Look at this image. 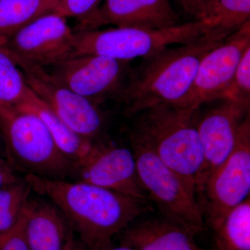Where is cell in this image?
<instances>
[{"mask_svg":"<svg viewBox=\"0 0 250 250\" xmlns=\"http://www.w3.org/2000/svg\"><path fill=\"white\" fill-rule=\"evenodd\" d=\"M24 179L62 212L72 231L90 250H100L147 210L146 202L85 182L34 174Z\"/></svg>","mask_w":250,"mask_h":250,"instance_id":"obj_1","label":"cell"},{"mask_svg":"<svg viewBox=\"0 0 250 250\" xmlns=\"http://www.w3.org/2000/svg\"><path fill=\"white\" fill-rule=\"evenodd\" d=\"M230 34L215 28L196 41L143 59L139 67L129 72L115 100L132 117L156 105L180 106L202 59Z\"/></svg>","mask_w":250,"mask_h":250,"instance_id":"obj_2","label":"cell"},{"mask_svg":"<svg viewBox=\"0 0 250 250\" xmlns=\"http://www.w3.org/2000/svg\"><path fill=\"white\" fill-rule=\"evenodd\" d=\"M197 111L175 105H156L133 116L129 131V137L149 148L195 191L204 164Z\"/></svg>","mask_w":250,"mask_h":250,"instance_id":"obj_3","label":"cell"},{"mask_svg":"<svg viewBox=\"0 0 250 250\" xmlns=\"http://www.w3.org/2000/svg\"><path fill=\"white\" fill-rule=\"evenodd\" d=\"M0 134L14 170L52 179L65 180L71 175L72 161L60 152L43 122L33 112L0 104Z\"/></svg>","mask_w":250,"mask_h":250,"instance_id":"obj_4","label":"cell"},{"mask_svg":"<svg viewBox=\"0 0 250 250\" xmlns=\"http://www.w3.org/2000/svg\"><path fill=\"white\" fill-rule=\"evenodd\" d=\"M215 29L209 20L194 21L164 29L112 27L75 31L73 56L97 54L129 62L147 58L170 45H185Z\"/></svg>","mask_w":250,"mask_h":250,"instance_id":"obj_5","label":"cell"},{"mask_svg":"<svg viewBox=\"0 0 250 250\" xmlns=\"http://www.w3.org/2000/svg\"><path fill=\"white\" fill-rule=\"evenodd\" d=\"M129 139L140 182L161 216L182 225L195 235L202 232L205 217L195 189L149 148L133 138Z\"/></svg>","mask_w":250,"mask_h":250,"instance_id":"obj_6","label":"cell"},{"mask_svg":"<svg viewBox=\"0 0 250 250\" xmlns=\"http://www.w3.org/2000/svg\"><path fill=\"white\" fill-rule=\"evenodd\" d=\"M250 117L242 123L236 146L208 177L197 193L204 217L210 228L229 210L250 197Z\"/></svg>","mask_w":250,"mask_h":250,"instance_id":"obj_7","label":"cell"},{"mask_svg":"<svg viewBox=\"0 0 250 250\" xmlns=\"http://www.w3.org/2000/svg\"><path fill=\"white\" fill-rule=\"evenodd\" d=\"M13 57L29 88L64 124L90 141L102 134L105 117L98 104L59 84L49 77L45 68Z\"/></svg>","mask_w":250,"mask_h":250,"instance_id":"obj_8","label":"cell"},{"mask_svg":"<svg viewBox=\"0 0 250 250\" xmlns=\"http://www.w3.org/2000/svg\"><path fill=\"white\" fill-rule=\"evenodd\" d=\"M129 62L81 54L45 69L59 84L99 104L107 98L115 100L129 74Z\"/></svg>","mask_w":250,"mask_h":250,"instance_id":"obj_9","label":"cell"},{"mask_svg":"<svg viewBox=\"0 0 250 250\" xmlns=\"http://www.w3.org/2000/svg\"><path fill=\"white\" fill-rule=\"evenodd\" d=\"M76 34L66 18L48 13L29 23L0 47L35 66L47 68L75 54Z\"/></svg>","mask_w":250,"mask_h":250,"instance_id":"obj_10","label":"cell"},{"mask_svg":"<svg viewBox=\"0 0 250 250\" xmlns=\"http://www.w3.org/2000/svg\"><path fill=\"white\" fill-rule=\"evenodd\" d=\"M75 181L93 184L146 202L134 152L112 143L98 144L82 160L72 163Z\"/></svg>","mask_w":250,"mask_h":250,"instance_id":"obj_11","label":"cell"},{"mask_svg":"<svg viewBox=\"0 0 250 250\" xmlns=\"http://www.w3.org/2000/svg\"><path fill=\"white\" fill-rule=\"evenodd\" d=\"M249 47L250 21L231 33L203 57L191 88L179 106L198 110L204 104L220 100Z\"/></svg>","mask_w":250,"mask_h":250,"instance_id":"obj_12","label":"cell"},{"mask_svg":"<svg viewBox=\"0 0 250 250\" xmlns=\"http://www.w3.org/2000/svg\"><path fill=\"white\" fill-rule=\"evenodd\" d=\"M248 114L250 106L223 100V104L210 108L197 120L204 164L197 179V195L210 174L233 152L240 127Z\"/></svg>","mask_w":250,"mask_h":250,"instance_id":"obj_13","label":"cell"},{"mask_svg":"<svg viewBox=\"0 0 250 250\" xmlns=\"http://www.w3.org/2000/svg\"><path fill=\"white\" fill-rule=\"evenodd\" d=\"M181 24L169 0H103L97 12L75 31L103 26L164 29Z\"/></svg>","mask_w":250,"mask_h":250,"instance_id":"obj_14","label":"cell"},{"mask_svg":"<svg viewBox=\"0 0 250 250\" xmlns=\"http://www.w3.org/2000/svg\"><path fill=\"white\" fill-rule=\"evenodd\" d=\"M121 235V245L135 250H199L196 235L161 216L136 220Z\"/></svg>","mask_w":250,"mask_h":250,"instance_id":"obj_15","label":"cell"},{"mask_svg":"<svg viewBox=\"0 0 250 250\" xmlns=\"http://www.w3.org/2000/svg\"><path fill=\"white\" fill-rule=\"evenodd\" d=\"M72 229L54 203L29 202L24 234L30 250H62Z\"/></svg>","mask_w":250,"mask_h":250,"instance_id":"obj_16","label":"cell"},{"mask_svg":"<svg viewBox=\"0 0 250 250\" xmlns=\"http://www.w3.org/2000/svg\"><path fill=\"white\" fill-rule=\"evenodd\" d=\"M33 113L43 122L60 152L72 163L82 160L88 155L94 143L74 132L51 111L37 95L31 103L21 106Z\"/></svg>","mask_w":250,"mask_h":250,"instance_id":"obj_17","label":"cell"},{"mask_svg":"<svg viewBox=\"0 0 250 250\" xmlns=\"http://www.w3.org/2000/svg\"><path fill=\"white\" fill-rule=\"evenodd\" d=\"M210 228L217 250H250V197Z\"/></svg>","mask_w":250,"mask_h":250,"instance_id":"obj_18","label":"cell"},{"mask_svg":"<svg viewBox=\"0 0 250 250\" xmlns=\"http://www.w3.org/2000/svg\"><path fill=\"white\" fill-rule=\"evenodd\" d=\"M55 9L56 0H0V45L34 20Z\"/></svg>","mask_w":250,"mask_h":250,"instance_id":"obj_19","label":"cell"},{"mask_svg":"<svg viewBox=\"0 0 250 250\" xmlns=\"http://www.w3.org/2000/svg\"><path fill=\"white\" fill-rule=\"evenodd\" d=\"M35 96L17 62L0 47V104L21 106L31 103Z\"/></svg>","mask_w":250,"mask_h":250,"instance_id":"obj_20","label":"cell"},{"mask_svg":"<svg viewBox=\"0 0 250 250\" xmlns=\"http://www.w3.org/2000/svg\"><path fill=\"white\" fill-rule=\"evenodd\" d=\"M31 190L24 178L0 189V238L16 228L22 218Z\"/></svg>","mask_w":250,"mask_h":250,"instance_id":"obj_21","label":"cell"},{"mask_svg":"<svg viewBox=\"0 0 250 250\" xmlns=\"http://www.w3.org/2000/svg\"><path fill=\"white\" fill-rule=\"evenodd\" d=\"M204 20L211 21L216 29L231 34L250 21V0H212Z\"/></svg>","mask_w":250,"mask_h":250,"instance_id":"obj_22","label":"cell"},{"mask_svg":"<svg viewBox=\"0 0 250 250\" xmlns=\"http://www.w3.org/2000/svg\"><path fill=\"white\" fill-rule=\"evenodd\" d=\"M220 100L250 106V47L243 54L236 71L226 89L222 94Z\"/></svg>","mask_w":250,"mask_h":250,"instance_id":"obj_23","label":"cell"},{"mask_svg":"<svg viewBox=\"0 0 250 250\" xmlns=\"http://www.w3.org/2000/svg\"><path fill=\"white\" fill-rule=\"evenodd\" d=\"M103 0H56L54 12L65 18H76L78 23L91 18Z\"/></svg>","mask_w":250,"mask_h":250,"instance_id":"obj_24","label":"cell"},{"mask_svg":"<svg viewBox=\"0 0 250 250\" xmlns=\"http://www.w3.org/2000/svg\"><path fill=\"white\" fill-rule=\"evenodd\" d=\"M26 210L17 226L0 238V250H30L24 234Z\"/></svg>","mask_w":250,"mask_h":250,"instance_id":"obj_25","label":"cell"},{"mask_svg":"<svg viewBox=\"0 0 250 250\" xmlns=\"http://www.w3.org/2000/svg\"><path fill=\"white\" fill-rule=\"evenodd\" d=\"M212 0H177L179 6L188 16L195 21H202L206 9Z\"/></svg>","mask_w":250,"mask_h":250,"instance_id":"obj_26","label":"cell"},{"mask_svg":"<svg viewBox=\"0 0 250 250\" xmlns=\"http://www.w3.org/2000/svg\"><path fill=\"white\" fill-rule=\"evenodd\" d=\"M20 179L9 162L0 158V189Z\"/></svg>","mask_w":250,"mask_h":250,"instance_id":"obj_27","label":"cell"},{"mask_svg":"<svg viewBox=\"0 0 250 250\" xmlns=\"http://www.w3.org/2000/svg\"><path fill=\"white\" fill-rule=\"evenodd\" d=\"M62 250H90L79 237L75 236L73 231L69 235L66 243Z\"/></svg>","mask_w":250,"mask_h":250,"instance_id":"obj_28","label":"cell"},{"mask_svg":"<svg viewBox=\"0 0 250 250\" xmlns=\"http://www.w3.org/2000/svg\"><path fill=\"white\" fill-rule=\"evenodd\" d=\"M100 250H135L132 248H129V247L123 246V245H120V246H114L112 243L108 245L104 248H102Z\"/></svg>","mask_w":250,"mask_h":250,"instance_id":"obj_29","label":"cell"},{"mask_svg":"<svg viewBox=\"0 0 250 250\" xmlns=\"http://www.w3.org/2000/svg\"><path fill=\"white\" fill-rule=\"evenodd\" d=\"M199 250H202V249H200H200H199Z\"/></svg>","mask_w":250,"mask_h":250,"instance_id":"obj_30","label":"cell"},{"mask_svg":"<svg viewBox=\"0 0 250 250\" xmlns=\"http://www.w3.org/2000/svg\"><path fill=\"white\" fill-rule=\"evenodd\" d=\"M0 136H1V134H0Z\"/></svg>","mask_w":250,"mask_h":250,"instance_id":"obj_31","label":"cell"}]
</instances>
